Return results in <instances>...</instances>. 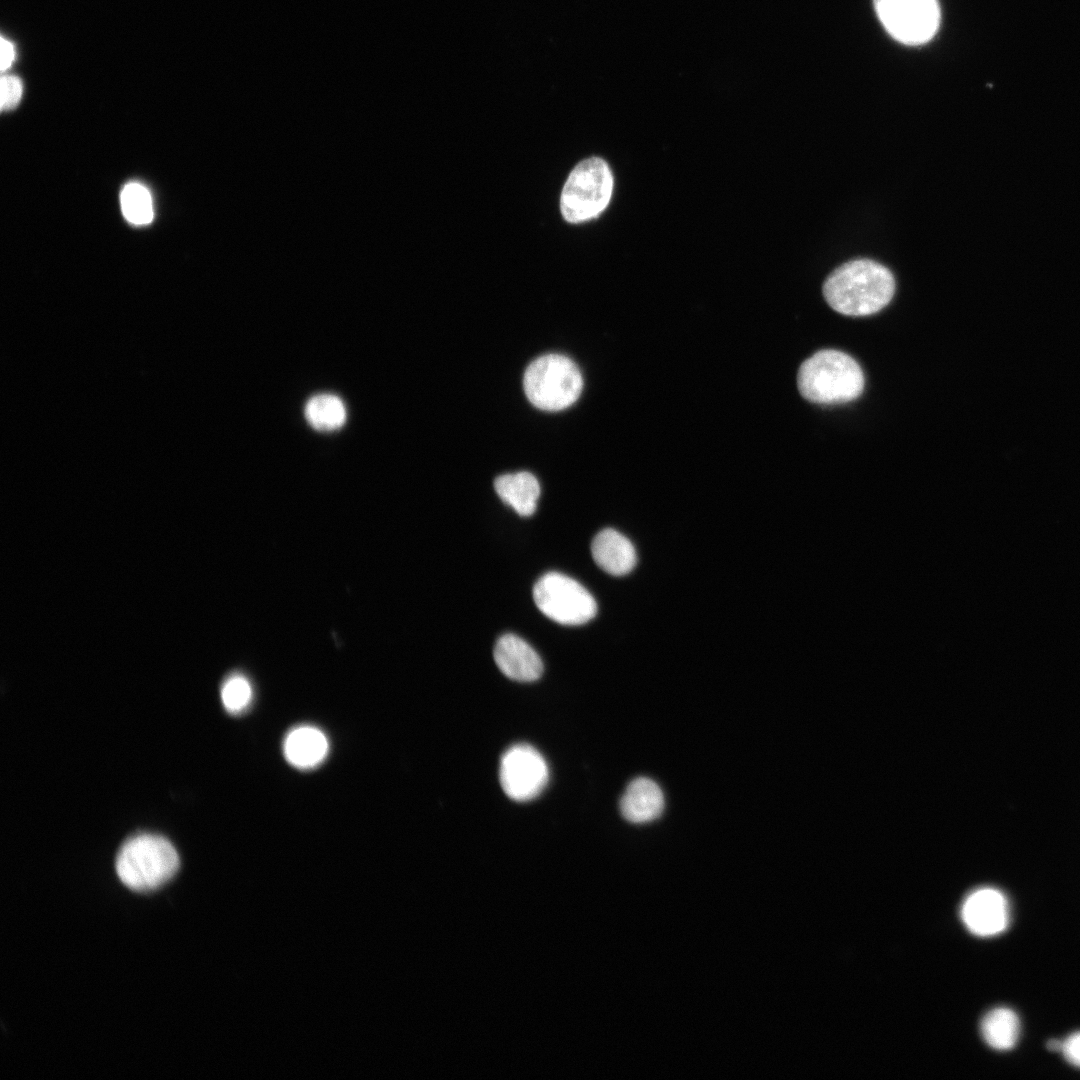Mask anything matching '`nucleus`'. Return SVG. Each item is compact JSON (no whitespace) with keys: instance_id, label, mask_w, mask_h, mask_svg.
I'll use <instances>...</instances> for the list:
<instances>
[{"instance_id":"f257e3e1","label":"nucleus","mask_w":1080,"mask_h":1080,"mask_svg":"<svg viewBox=\"0 0 1080 1080\" xmlns=\"http://www.w3.org/2000/svg\"><path fill=\"white\" fill-rule=\"evenodd\" d=\"M895 292L888 268L870 259H857L835 269L823 285L824 298L835 311L866 316L884 308Z\"/></svg>"},{"instance_id":"f03ea898","label":"nucleus","mask_w":1080,"mask_h":1080,"mask_svg":"<svg viewBox=\"0 0 1080 1080\" xmlns=\"http://www.w3.org/2000/svg\"><path fill=\"white\" fill-rule=\"evenodd\" d=\"M797 385L800 394L810 402L846 403L862 394L864 374L860 365L848 354L826 349L816 352L801 364Z\"/></svg>"},{"instance_id":"7ed1b4c3","label":"nucleus","mask_w":1080,"mask_h":1080,"mask_svg":"<svg viewBox=\"0 0 1080 1080\" xmlns=\"http://www.w3.org/2000/svg\"><path fill=\"white\" fill-rule=\"evenodd\" d=\"M179 866V855L170 841L147 833L126 840L115 860L120 881L136 892H151L164 886Z\"/></svg>"},{"instance_id":"20e7f679","label":"nucleus","mask_w":1080,"mask_h":1080,"mask_svg":"<svg viewBox=\"0 0 1080 1080\" xmlns=\"http://www.w3.org/2000/svg\"><path fill=\"white\" fill-rule=\"evenodd\" d=\"M523 386L527 398L535 407L558 411L578 399L583 380L571 359L560 354H547L528 366Z\"/></svg>"},{"instance_id":"39448f33","label":"nucleus","mask_w":1080,"mask_h":1080,"mask_svg":"<svg viewBox=\"0 0 1080 1080\" xmlns=\"http://www.w3.org/2000/svg\"><path fill=\"white\" fill-rule=\"evenodd\" d=\"M613 191V175L599 157L579 162L569 174L560 198L564 219L580 223L598 216L608 205Z\"/></svg>"},{"instance_id":"423d86ee","label":"nucleus","mask_w":1080,"mask_h":1080,"mask_svg":"<svg viewBox=\"0 0 1080 1080\" xmlns=\"http://www.w3.org/2000/svg\"><path fill=\"white\" fill-rule=\"evenodd\" d=\"M533 599L544 615L562 625L584 624L597 613V604L589 591L557 572H549L535 583Z\"/></svg>"},{"instance_id":"0eeeda50","label":"nucleus","mask_w":1080,"mask_h":1080,"mask_svg":"<svg viewBox=\"0 0 1080 1080\" xmlns=\"http://www.w3.org/2000/svg\"><path fill=\"white\" fill-rule=\"evenodd\" d=\"M874 5L885 29L903 44L926 43L938 30L937 0H874Z\"/></svg>"},{"instance_id":"6e6552de","label":"nucleus","mask_w":1080,"mask_h":1080,"mask_svg":"<svg viewBox=\"0 0 1080 1080\" xmlns=\"http://www.w3.org/2000/svg\"><path fill=\"white\" fill-rule=\"evenodd\" d=\"M549 769L541 753L529 744L507 749L499 765V781L504 793L518 802L537 797L546 787Z\"/></svg>"},{"instance_id":"1a4fd4ad","label":"nucleus","mask_w":1080,"mask_h":1080,"mask_svg":"<svg viewBox=\"0 0 1080 1080\" xmlns=\"http://www.w3.org/2000/svg\"><path fill=\"white\" fill-rule=\"evenodd\" d=\"M961 917L967 929L977 936L1000 934L1009 923L1008 901L997 889H977L963 902Z\"/></svg>"},{"instance_id":"9d476101","label":"nucleus","mask_w":1080,"mask_h":1080,"mask_svg":"<svg viewBox=\"0 0 1080 1080\" xmlns=\"http://www.w3.org/2000/svg\"><path fill=\"white\" fill-rule=\"evenodd\" d=\"M493 656L499 670L512 680L531 682L543 673V662L538 653L514 634H505L498 639Z\"/></svg>"},{"instance_id":"9b49d317","label":"nucleus","mask_w":1080,"mask_h":1080,"mask_svg":"<svg viewBox=\"0 0 1080 1080\" xmlns=\"http://www.w3.org/2000/svg\"><path fill=\"white\" fill-rule=\"evenodd\" d=\"M664 810V795L653 780L638 777L626 787L620 799V812L625 820L635 824L651 822Z\"/></svg>"},{"instance_id":"f8f14e48","label":"nucleus","mask_w":1080,"mask_h":1080,"mask_svg":"<svg viewBox=\"0 0 1080 1080\" xmlns=\"http://www.w3.org/2000/svg\"><path fill=\"white\" fill-rule=\"evenodd\" d=\"M595 563L613 576L628 574L637 561L633 544L620 532L606 528L600 531L591 544Z\"/></svg>"},{"instance_id":"ddd939ff","label":"nucleus","mask_w":1080,"mask_h":1080,"mask_svg":"<svg viewBox=\"0 0 1080 1080\" xmlns=\"http://www.w3.org/2000/svg\"><path fill=\"white\" fill-rule=\"evenodd\" d=\"M328 747L324 733L312 726H300L291 730L283 743L287 761L300 769L319 765L326 757Z\"/></svg>"},{"instance_id":"4468645a","label":"nucleus","mask_w":1080,"mask_h":1080,"mask_svg":"<svg viewBox=\"0 0 1080 1080\" xmlns=\"http://www.w3.org/2000/svg\"><path fill=\"white\" fill-rule=\"evenodd\" d=\"M494 488L501 500L520 516H530L537 508L540 485L529 472L505 474L496 478Z\"/></svg>"},{"instance_id":"2eb2a0df","label":"nucleus","mask_w":1080,"mask_h":1080,"mask_svg":"<svg viewBox=\"0 0 1080 1080\" xmlns=\"http://www.w3.org/2000/svg\"><path fill=\"white\" fill-rule=\"evenodd\" d=\"M1020 1033L1017 1014L1009 1008H995L989 1011L981 1022V1034L984 1041L993 1049L1009 1050L1013 1048Z\"/></svg>"},{"instance_id":"dca6fc26","label":"nucleus","mask_w":1080,"mask_h":1080,"mask_svg":"<svg viewBox=\"0 0 1080 1080\" xmlns=\"http://www.w3.org/2000/svg\"><path fill=\"white\" fill-rule=\"evenodd\" d=\"M309 425L321 432H331L341 428L347 417L342 400L333 394H318L311 397L304 409Z\"/></svg>"},{"instance_id":"f3484780","label":"nucleus","mask_w":1080,"mask_h":1080,"mask_svg":"<svg viewBox=\"0 0 1080 1080\" xmlns=\"http://www.w3.org/2000/svg\"><path fill=\"white\" fill-rule=\"evenodd\" d=\"M120 204L124 217L132 224L146 225L153 220L151 194L140 183L131 182L124 186L120 195Z\"/></svg>"},{"instance_id":"a211bd4d","label":"nucleus","mask_w":1080,"mask_h":1080,"mask_svg":"<svg viewBox=\"0 0 1080 1080\" xmlns=\"http://www.w3.org/2000/svg\"><path fill=\"white\" fill-rule=\"evenodd\" d=\"M251 698V685L242 675L231 676L222 686V703L230 713H240L245 710L250 704Z\"/></svg>"},{"instance_id":"6ab92c4d","label":"nucleus","mask_w":1080,"mask_h":1080,"mask_svg":"<svg viewBox=\"0 0 1080 1080\" xmlns=\"http://www.w3.org/2000/svg\"><path fill=\"white\" fill-rule=\"evenodd\" d=\"M0 86L1 109H11L15 107L22 95V83L20 79L11 75L2 76Z\"/></svg>"},{"instance_id":"aec40b11","label":"nucleus","mask_w":1080,"mask_h":1080,"mask_svg":"<svg viewBox=\"0 0 1080 1080\" xmlns=\"http://www.w3.org/2000/svg\"><path fill=\"white\" fill-rule=\"evenodd\" d=\"M1061 1051L1071 1065L1080 1068V1032L1067 1037L1062 1042Z\"/></svg>"},{"instance_id":"412c9836","label":"nucleus","mask_w":1080,"mask_h":1080,"mask_svg":"<svg viewBox=\"0 0 1080 1080\" xmlns=\"http://www.w3.org/2000/svg\"><path fill=\"white\" fill-rule=\"evenodd\" d=\"M0 51H1L0 67H1L2 71H5L6 69H8L11 66V64H12V62L14 60V56H15L14 47H13L11 42H9L8 40H6V39H4L2 37L1 38Z\"/></svg>"},{"instance_id":"4be33fe9","label":"nucleus","mask_w":1080,"mask_h":1080,"mask_svg":"<svg viewBox=\"0 0 1080 1080\" xmlns=\"http://www.w3.org/2000/svg\"><path fill=\"white\" fill-rule=\"evenodd\" d=\"M1047 1047H1048V1049H1049V1050H1053V1051H1061V1048H1062V1042H1061V1041H1059V1040H1051V1041H1049V1043L1047 1044Z\"/></svg>"}]
</instances>
